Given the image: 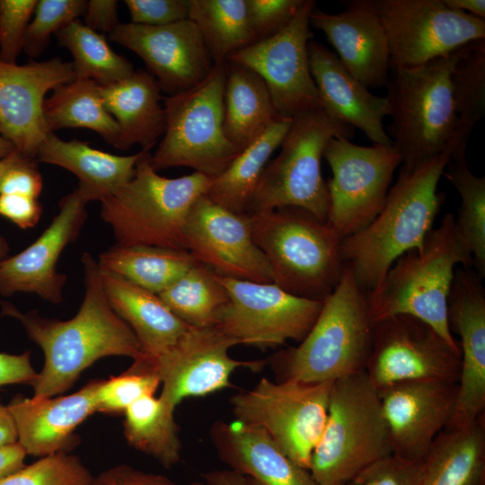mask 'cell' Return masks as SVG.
Segmentation results:
<instances>
[{"instance_id":"obj_1","label":"cell","mask_w":485,"mask_h":485,"mask_svg":"<svg viewBox=\"0 0 485 485\" xmlns=\"http://www.w3.org/2000/svg\"><path fill=\"white\" fill-rule=\"evenodd\" d=\"M82 262L85 293L73 318H45L35 310L22 313L2 303V313L19 321L44 353L43 367L31 384L35 399L63 394L101 358L124 356L136 360L143 355L136 335L107 299L98 262L89 252L84 253Z\"/></svg>"},{"instance_id":"obj_2","label":"cell","mask_w":485,"mask_h":485,"mask_svg":"<svg viewBox=\"0 0 485 485\" xmlns=\"http://www.w3.org/2000/svg\"><path fill=\"white\" fill-rule=\"evenodd\" d=\"M449 159L445 152L411 172L400 171L381 212L341 241L343 267L365 295L382 283L399 258L422 248L444 200L437 186Z\"/></svg>"},{"instance_id":"obj_3","label":"cell","mask_w":485,"mask_h":485,"mask_svg":"<svg viewBox=\"0 0 485 485\" xmlns=\"http://www.w3.org/2000/svg\"><path fill=\"white\" fill-rule=\"evenodd\" d=\"M454 215H445L427 235L420 250L399 258L382 283L366 295L371 323L396 315H410L431 327L451 347L460 349L448 322V297L454 267L473 265L460 240Z\"/></svg>"},{"instance_id":"obj_4","label":"cell","mask_w":485,"mask_h":485,"mask_svg":"<svg viewBox=\"0 0 485 485\" xmlns=\"http://www.w3.org/2000/svg\"><path fill=\"white\" fill-rule=\"evenodd\" d=\"M246 216L274 284L292 295L318 301L333 292L344 267L341 240L327 222L295 207Z\"/></svg>"},{"instance_id":"obj_5","label":"cell","mask_w":485,"mask_h":485,"mask_svg":"<svg viewBox=\"0 0 485 485\" xmlns=\"http://www.w3.org/2000/svg\"><path fill=\"white\" fill-rule=\"evenodd\" d=\"M466 46L419 66L390 69L386 132L401 157L400 171L411 172L446 152L456 121L452 73Z\"/></svg>"},{"instance_id":"obj_6","label":"cell","mask_w":485,"mask_h":485,"mask_svg":"<svg viewBox=\"0 0 485 485\" xmlns=\"http://www.w3.org/2000/svg\"><path fill=\"white\" fill-rule=\"evenodd\" d=\"M150 156L143 150L132 179L101 201V216L111 227L117 245L186 250L183 232L189 213L211 179L195 172L178 178L162 176L152 167Z\"/></svg>"},{"instance_id":"obj_7","label":"cell","mask_w":485,"mask_h":485,"mask_svg":"<svg viewBox=\"0 0 485 485\" xmlns=\"http://www.w3.org/2000/svg\"><path fill=\"white\" fill-rule=\"evenodd\" d=\"M372 337L366 295L344 268L339 284L296 347L276 354L282 380L333 383L366 370Z\"/></svg>"},{"instance_id":"obj_8","label":"cell","mask_w":485,"mask_h":485,"mask_svg":"<svg viewBox=\"0 0 485 485\" xmlns=\"http://www.w3.org/2000/svg\"><path fill=\"white\" fill-rule=\"evenodd\" d=\"M392 454L379 392L366 371L334 381L325 427L308 470L317 485H347Z\"/></svg>"},{"instance_id":"obj_9","label":"cell","mask_w":485,"mask_h":485,"mask_svg":"<svg viewBox=\"0 0 485 485\" xmlns=\"http://www.w3.org/2000/svg\"><path fill=\"white\" fill-rule=\"evenodd\" d=\"M225 77L224 61L196 86L163 99L165 130L150 156L155 171L182 166L213 179L242 151L224 130Z\"/></svg>"},{"instance_id":"obj_10","label":"cell","mask_w":485,"mask_h":485,"mask_svg":"<svg viewBox=\"0 0 485 485\" xmlns=\"http://www.w3.org/2000/svg\"><path fill=\"white\" fill-rule=\"evenodd\" d=\"M355 128L329 116L322 108L292 119L279 146L255 188L248 214L295 207L327 221L329 196L321 163L328 142L333 137H354Z\"/></svg>"},{"instance_id":"obj_11","label":"cell","mask_w":485,"mask_h":485,"mask_svg":"<svg viewBox=\"0 0 485 485\" xmlns=\"http://www.w3.org/2000/svg\"><path fill=\"white\" fill-rule=\"evenodd\" d=\"M332 383L266 377L230 400L235 420L265 431L295 463L309 470L325 427Z\"/></svg>"},{"instance_id":"obj_12","label":"cell","mask_w":485,"mask_h":485,"mask_svg":"<svg viewBox=\"0 0 485 485\" xmlns=\"http://www.w3.org/2000/svg\"><path fill=\"white\" fill-rule=\"evenodd\" d=\"M322 157L332 172L326 222L342 241L381 212L401 157L393 146H360L343 137L331 138Z\"/></svg>"},{"instance_id":"obj_13","label":"cell","mask_w":485,"mask_h":485,"mask_svg":"<svg viewBox=\"0 0 485 485\" xmlns=\"http://www.w3.org/2000/svg\"><path fill=\"white\" fill-rule=\"evenodd\" d=\"M384 28L391 68H412L485 40V20L443 0H375Z\"/></svg>"},{"instance_id":"obj_14","label":"cell","mask_w":485,"mask_h":485,"mask_svg":"<svg viewBox=\"0 0 485 485\" xmlns=\"http://www.w3.org/2000/svg\"><path fill=\"white\" fill-rule=\"evenodd\" d=\"M217 277L229 301L215 326L236 345L274 348L287 340L301 341L323 305V301L292 295L274 283Z\"/></svg>"},{"instance_id":"obj_15","label":"cell","mask_w":485,"mask_h":485,"mask_svg":"<svg viewBox=\"0 0 485 485\" xmlns=\"http://www.w3.org/2000/svg\"><path fill=\"white\" fill-rule=\"evenodd\" d=\"M313 0H303L291 22L279 32L232 54L226 61L243 66L266 84L279 119L322 108L312 76L308 43Z\"/></svg>"},{"instance_id":"obj_16","label":"cell","mask_w":485,"mask_h":485,"mask_svg":"<svg viewBox=\"0 0 485 485\" xmlns=\"http://www.w3.org/2000/svg\"><path fill=\"white\" fill-rule=\"evenodd\" d=\"M365 371L377 390L417 381L457 383L460 349L420 320L396 315L372 324Z\"/></svg>"},{"instance_id":"obj_17","label":"cell","mask_w":485,"mask_h":485,"mask_svg":"<svg viewBox=\"0 0 485 485\" xmlns=\"http://www.w3.org/2000/svg\"><path fill=\"white\" fill-rule=\"evenodd\" d=\"M236 343L216 326L190 327L163 354L147 358L145 365L154 372L163 384L160 398L173 409L185 398L201 397L230 387L234 370L260 369L261 360L234 359L229 349Z\"/></svg>"},{"instance_id":"obj_18","label":"cell","mask_w":485,"mask_h":485,"mask_svg":"<svg viewBox=\"0 0 485 485\" xmlns=\"http://www.w3.org/2000/svg\"><path fill=\"white\" fill-rule=\"evenodd\" d=\"M183 238L195 260L216 274L273 283L271 269L253 240L246 215L230 211L203 195L189 213Z\"/></svg>"},{"instance_id":"obj_19","label":"cell","mask_w":485,"mask_h":485,"mask_svg":"<svg viewBox=\"0 0 485 485\" xmlns=\"http://www.w3.org/2000/svg\"><path fill=\"white\" fill-rule=\"evenodd\" d=\"M109 37L141 57L168 96L196 86L214 66L190 19L162 26L119 22Z\"/></svg>"},{"instance_id":"obj_20","label":"cell","mask_w":485,"mask_h":485,"mask_svg":"<svg viewBox=\"0 0 485 485\" xmlns=\"http://www.w3.org/2000/svg\"><path fill=\"white\" fill-rule=\"evenodd\" d=\"M75 79L72 63L58 57L22 66L0 61V135L20 154L36 160L50 132L44 117L45 95Z\"/></svg>"},{"instance_id":"obj_21","label":"cell","mask_w":485,"mask_h":485,"mask_svg":"<svg viewBox=\"0 0 485 485\" xmlns=\"http://www.w3.org/2000/svg\"><path fill=\"white\" fill-rule=\"evenodd\" d=\"M468 268L454 272L448 297V322L460 335V372L451 419L460 428L481 419L485 408V289Z\"/></svg>"},{"instance_id":"obj_22","label":"cell","mask_w":485,"mask_h":485,"mask_svg":"<svg viewBox=\"0 0 485 485\" xmlns=\"http://www.w3.org/2000/svg\"><path fill=\"white\" fill-rule=\"evenodd\" d=\"M393 454L424 461L454 412L457 383L417 381L378 390Z\"/></svg>"},{"instance_id":"obj_23","label":"cell","mask_w":485,"mask_h":485,"mask_svg":"<svg viewBox=\"0 0 485 485\" xmlns=\"http://www.w3.org/2000/svg\"><path fill=\"white\" fill-rule=\"evenodd\" d=\"M87 202L75 190L63 197L50 225L30 246L0 260V294H36L51 303L63 300L66 276L57 271L62 251L78 236L86 219Z\"/></svg>"},{"instance_id":"obj_24","label":"cell","mask_w":485,"mask_h":485,"mask_svg":"<svg viewBox=\"0 0 485 485\" xmlns=\"http://www.w3.org/2000/svg\"><path fill=\"white\" fill-rule=\"evenodd\" d=\"M310 22L322 31L347 70L368 87L384 86L391 69L390 48L374 0H352L340 13L314 8Z\"/></svg>"},{"instance_id":"obj_25","label":"cell","mask_w":485,"mask_h":485,"mask_svg":"<svg viewBox=\"0 0 485 485\" xmlns=\"http://www.w3.org/2000/svg\"><path fill=\"white\" fill-rule=\"evenodd\" d=\"M99 379L67 395L44 399L13 397L6 405L13 419L17 443L26 454L42 457L68 453L77 445L76 428L97 412Z\"/></svg>"},{"instance_id":"obj_26","label":"cell","mask_w":485,"mask_h":485,"mask_svg":"<svg viewBox=\"0 0 485 485\" xmlns=\"http://www.w3.org/2000/svg\"><path fill=\"white\" fill-rule=\"evenodd\" d=\"M308 57L322 109L331 118L360 129L373 144L392 146L384 125L390 111L386 98L373 94L320 42L309 41Z\"/></svg>"},{"instance_id":"obj_27","label":"cell","mask_w":485,"mask_h":485,"mask_svg":"<svg viewBox=\"0 0 485 485\" xmlns=\"http://www.w3.org/2000/svg\"><path fill=\"white\" fill-rule=\"evenodd\" d=\"M210 439L220 461L256 485H317L262 429L234 420L216 421Z\"/></svg>"},{"instance_id":"obj_28","label":"cell","mask_w":485,"mask_h":485,"mask_svg":"<svg viewBox=\"0 0 485 485\" xmlns=\"http://www.w3.org/2000/svg\"><path fill=\"white\" fill-rule=\"evenodd\" d=\"M100 271L102 287L111 308L136 335L143 357L154 358L163 354L190 328L167 307L157 294L114 273L101 269Z\"/></svg>"},{"instance_id":"obj_29","label":"cell","mask_w":485,"mask_h":485,"mask_svg":"<svg viewBox=\"0 0 485 485\" xmlns=\"http://www.w3.org/2000/svg\"><path fill=\"white\" fill-rule=\"evenodd\" d=\"M143 150L117 155L93 148L78 139L63 140L49 132L39 148L36 160L62 167L78 178L75 189L82 198L101 201L129 181Z\"/></svg>"},{"instance_id":"obj_30","label":"cell","mask_w":485,"mask_h":485,"mask_svg":"<svg viewBox=\"0 0 485 485\" xmlns=\"http://www.w3.org/2000/svg\"><path fill=\"white\" fill-rule=\"evenodd\" d=\"M161 92L154 77L144 70L100 86L103 104L119 128L116 148L126 151L139 145L142 150L149 151L163 135L165 113Z\"/></svg>"},{"instance_id":"obj_31","label":"cell","mask_w":485,"mask_h":485,"mask_svg":"<svg viewBox=\"0 0 485 485\" xmlns=\"http://www.w3.org/2000/svg\"><path fill=\"white\" fill-rule=\"evenodd\" d=\"M279 120L269 89L252 70L226 61L224 93V130L243 150Z\"/></svg>"},{"instance_id":"obj_32","label":"cell","mask_w":485,"mask_h":485,"mask_svg":"<svg viewBox=\"0 0 485 485\" xmlns=\"http://www.w3.org/2000/svg\"><path fill=\"white\" fill-rule=\"evenodd\" d=\"M485 471L481 419L460 428H445L423 461L419 485H481Z\"/></svg>"},{"instance_id":"obj_33","label":"cell","mask_w":485,"mask_h":485,"mask_svg":"<svg viewBox=\"0 0 485 485\" xmlns=\"http://www.w3.org/2000/svg\"><path fill=\"white\" fill-rule=\"evenodd\" d=\"M291 123L279 119L269 127L224 172L211 179L205 196L230 211L246 215L258 181Z\"/></svg>"},{"instance_id":"obj_34","label":"cell","mask_w":485,"mask_h":485,"mask_svg":"<svg viewBox=\"0 0 485 485\" xmlns=\"http://www.w3.org/2000/svg\"><path fill=\"white\" fill-rule=\"evenodd\" d=\"M101 270L160 294L197 261L186 250L151 245H114L99 256Z\"/></svg>"},{"instance_id":"obj_35","label":"cell","mask_w":485,"mask_h":485,"mask_svg":"<svg viewBox=\"0 0 485 485\" xmlns=\"http://www.w3.org/2000/svg\"><path fill=\"white\" fill-rule=\"evenodd\" d=\"M43 110L50 132L66 128H88L116 147L119 128L106 110L100 85L95 82L75 79L58 86L45 100Z\"/></svg>"},{"instance_id":"obj_36","label":"cell","mask_w":485,"mask_h":485,"mask_svg":"<svg viewBox=\"0 0 485 485\" xmlns=\"http://www.w3.org/2000/svg\"><path fill=\"white\" fill-rule=\"evenodd\" d=\"M172 407L154 395L144 396L124 411L123 433L129 445L163 467L181 459V443Z\"/></svg>"},{"instance_id":"obj_37","label":"cell","mask_w":485,"mask_h":485,"mask_svg":"<svg viewBox=\"0 0 485 485\" xmlns=\"http://www.w3.org/2000/svg\"><path fill=\"white\" fill-rule=\"evenodd\" d=\"M456 121L446 152L450 158L466 154L469 137L485 113V40L468 44L453 73Z\"/></svg>"},{"instance_id":"obj_38","label":"cell","mask_w":485,"mask_h":485,"mask_svg":"<svg viewBox=\"0 0 485 485\" xmlns=\"http://www.w3.org/2000/svg\"><path fill=\"white\" fill-rule=\"evenodd\" d=\"M189 19L214 65L254 42L245 0H189Z\"/></svg>"},{"instance_id":"obj_39","label":"cell","mask_w":485,"mask_h":485,"mask_svg":"<svg viewBox=\"0 0 485 485\" xmlns=\"http://www.w3.org/2000/svg\"><path fill=\"white\" fill-rule=\"evenodd\" d=\"M158 295L180 320L194 328L215 326L229 301L217 274L199 262Z\"/></svg>"},{"instance_id":"obj_40","label":"cell","mask_w":485,"mask_h":485,"mask_svg":"<svg viewBox=\"0 0 485 485\" xmlns=\"http://www.w3.org/2000/svg\"><path fill=\"white\" fill-rule=\"evenodd\" d=\"M59 44L73 57L75 79L95 82L106 86L131 75L132 64L116 53L105 36L75 20L56 33Z\"/></svg>"},{"instance_id":"obj_41","label":"cell","mask_w":485,"mask_h":485,"mask_svg":"<svg viewBox=\"0 0 485 485\" xmlns=\"http://www.w3.org/2000/svg\"><path fill=\"white\" fill-rule=\"evenodd\" d=\"M443 175L458 191L461 203L454 217L456 233L472 255L476 272L485 273V178L469 169L466 154L450 158Z\"/></svg>"},{"instance_id":"obj_42","label":"cell","mask_w":485,"mask_h":485,"mask_svg":"<svg viewBox=\"0 0 485 485\" xmlns=\"http://www.w3.org/2000/svg\"><path fill=\"white\" fill-rule=\"evenodd\" d=\"M160 384L154 372L140 361L133 360L131 366L120 375L99 380L97 412L108 415L124 413L138 399L154 395Z\"/></svg>"},{"instance_id":"obj_43","label":"cell","mask_w":485,"mask_h":485,"mask_svg":"<svg viewBox=\"0 0 485 485\" xmlns=\"http://www.w3.org/2000/svg\"><path fill=\"white\" fill-rule=\"evenodd\" d=\"M93 475L68 453L40 457L0 480V485H90Z\"/></svg>"},{"instance_id":"obj_44","label":"cell","mask_w":485,"mask_h":485,"mask_svg":"<svg viewBox=\"0 0 485 485\" xmlns=\"http://www.w3.org/2000/svg\"><path fill=\"white\" fill-rule=\"evenodd\" d=\"M85 0H40L30 22L22 50L31 58L38 57L48 45L50 36L84 15Z\"/></svg>"},{"instance_id":"obj_45","label":"cell","mask_w":485,"mask_h":485,"mask_svg":"<svg viewBox=\"0 0 485 485\" xmlns=\"http://www.w3.org/2000/svg\"><path fill=\"white\" fill-rule=\"evenodd\" d=\"M38 0H0V61L16 64Z\"/></svg>"},{"instance_id":"obj_46","label":"cell","mask_w":485,"mask_h":485,"mask_svg":"<svg viewBox=\"0 0 485 485\" xmlns=\"http://www.w3.org/2000/svg\"><path fill=\"white\" fill-rule=\"evenodd\" d=\"M423 461L390 454L372 463L347 485H419Z\"/></svg>"},{"instance_id":"obj_47","label":"cell","mask_w":485,"mask_h":485,"mask_svg":"<svg viewBox=\"0 0 485 485\" xmlns=\"http://www.w3.org/2000/svg\"><path fill=\"white\" fill-rule=\"evenodd\" d=\"M303 0H245L249 26L255 41L270 38L283 30L296 13Z\"/></svg>"},{"instance_id":"obj_48","label":"cell","mask_w":485,"mask_h":485,"mask_svg":"<svg viewBox=\"0 0 485 485\" xmlns=\"http://www.w3.org/2000/svg\"><path fill=\"white\" fill-rule=\"evenodd\" d=\"M131 22L162 26L189 19V0H125Z\"/></svg>"},{"instance_id":"obj_49","label":"cell","mask_w":485,"mask_h":485,"mask_svg":"<svg viewBox=\"0 0 485 485\" xmlns=\"http://www.w3.org/2000/svg\"><path fill=\"white\" fill-rule=\"evenodd\" d=\"M37 162L20 154L0 179V194H18L38 198L42 190V178Z\"/></svg>"},{"instance_id":"obj_50","label":"cell","mask_w":485,"mask_h":485,"mask_svg":"<svg viewBox=\"0 0 485 485\" xmlns=\"http://www.w3.org/2000/svg\"><path fill=\"white\" fill-rule=\"evenodd\" d=\"M90 485H177L165 475L147 472L128 464L110 467L93 476Z\"/></svg>"},{"instance_id":"obj_51","label":"cell","mask_w":485,"mask_h":485,"mask_svg":"<svg viewBox=\"0 0 485 485\" xmlns=\"http://www.w3.org/2000/svg\"><path fill=\"white\" fill-rule=\"evenodd\" d=\"M38 198L18 195L0 194V216L22 229L33 227L41 216Z\"/></svg>"},{"instance_id":"obj_52","label":"cell","mask_w":485,"mask_h":485,"mask_svg":"<svg viewBox=\"0 0 485 485\" xmlns=\"http://www.w3.org/2000/svg\"><path fill=\"white\" fill-rule=\"evenodd\" d=\"M37 372L31 362V352L8 354L0 352V390L9 384H31Z\"/></svg>"},{"instance_id":"obj_53","label":"cell","mask_w":485,"mask_h":485,"mask_svg":"<svg viewBox=\"0 0 485 485\" xmlns=\"http://www.w3.org/2000/svg\"><path fill=\"white\" fill-rule=\"evenodd\" d=\"M117 5L118 2L115 0L87 1L84 13V24L103 35L105 33H111L119 23Z\"/></svg>"},{"instance_id":"obj_54","label":"cell","mask_w":485,"mask_h":485,"mask_svg":"<svg viewBox=\"0 0 485 485\" xmlns=\"http://www.w3.org/2000/svg\"><path fill=\"white\" fill-rule=\"evenodd\" d=\"M26 455V453L18 443L1 446L0 480L25 465Z\"/></svg>"},{"instance_id":"obj_55","label":"cell","mask_w":485,"mask_h":485,"mask_svg":"<svg viewBox=\"0 0 485 485\" xmlns=\"http://www.w3.org/2000/svg\"><path fill=\"white\" fill-rule=\"evenodd\" d=\"M201 476L205 485H256L247 476L231 469L207 472Z\"/></svg>"},{"instance_id":"obj_56","label":"cell","mask_w":485,"mask_h":485,"mask_svg":"<svg viewBox=\"0 0 485 485\" xmlns=\"http://www.w3.org/2000/svg\"><path fill=\"white\" fill-rule=\"evenodd\" d=\"M17 443L13 419L6 405L0 402V447Z\"/></svg>"},{"instance_id":"obj_57","label":"cell","mask_w":485,"mask_h":485,"mask_svg":"<svg viewBox=\"0 0 485 485\" xmlns=\"http://www.w3.org/2000/svg\"><path fill=\"white\" fill-rule=\"evenodd\" d=\"M450 8L485 20L484 0H443Z\"/></svg>"},{"instance_id":"obj_58","label":"cell","mask_w":485,"mask_h":485,"mask_svg":"<svg viewBox=\"0 0 485 485\" xmlns=\"http://www.w3.org/2000/svg\"><path fill=\"white\" fill-rule=\"evenodd\" d=\"M19 155L20 154L14 150L7 156L0 160V179L3 174L13 164ZM7 252L8 245L5 240L0 236V260L6 258Z\"/></svg>"},{"instance_id":"obj_59","label":"cell","mask_w":485,"mask_h":485,"mask_svg":"<svg viewBox=\"0 0 485 485\" xmlns=\"http://www.w3.org/2000/svg\"><path fill=\"white\" fill-rule=\"evenodd\" d=\"M14 150L13 145L0 135V160Z\"/></svg>"},{"instance_id":"obj_60","label":"cell","mask_w":485,"mask_h":485,"mask_svg":"<svg viewBox=\"0 0 485 485\" xmlns=\"http://www.w3.org/2000/svg\"><path fill=\"white\" fill-rule=\"evenodd\" d=\"M188 485H205L202 481H192Z\"/></svg>"}]
</instances>
